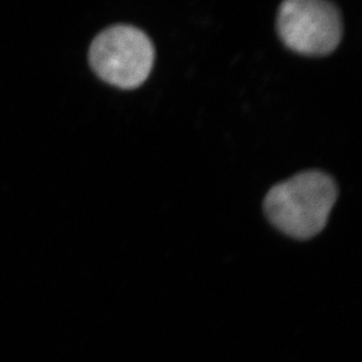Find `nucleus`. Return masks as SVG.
<instances>
[{
    "instance_id": "7ed1b4c3",
    "label": "nucleus",
    "mask_w": 362,
    "mask_h": 362,
    "mask_svg": "<svg viewBox=\"0 0 362 362\" xmlns=\"http://www.w3.org/2000/svg\"><path fill=\"white\" fill-rule=\"evenodd\" d=\"M278 35L292 51L327 55L342 38L341 13L324 0H286L278 11Z\"/></svg>"
},
{
    "instance_id": "f03ea898",
    "label": "nucleus",
    "mask_w": 362,
    "mask_h": 362,
    "mask_svg": "<svg viewBox=\"0 0 362 362\" xmlns=\"http://www.w3.org/2000/svg\"><path fill=\"white\" fill-rule=\"evenodd\" d=\"M155 49L140 28L115 25L103 30L89 48V64L100 79L122 89L137 88L151 74Z\"/></svg>"
},
{
    "instance_id": "f257e3e1",
    "label": "nucleus",
    "mask_w": 362,
    "mask_h": 362,
    "mask_svg": "<svg viewBox=\"0 0 362 362\" xmlns=\"http://www.w3.org/2000/svg\"><path fill=\"white\" fill-rule=\"evenodd\" d=\"M338 196L337 185L322 171H304L271 189L264 210L278 230L297 240L322 233Z\"/></svg>"
}]
</instances>
